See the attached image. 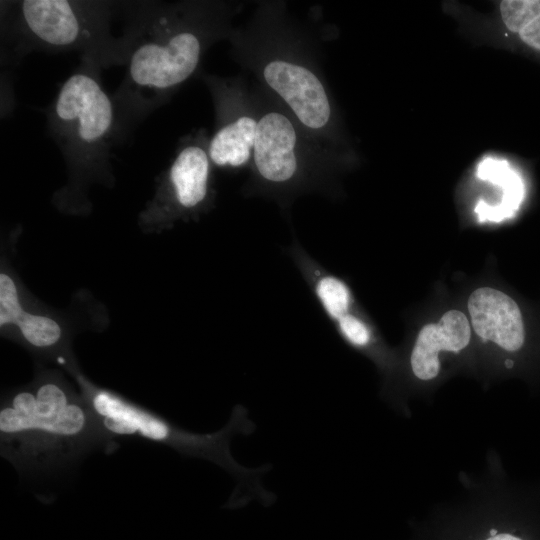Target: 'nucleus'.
<instances>
[{
  "mask_svg": "<svg viewBox=\"0 0 540 540\" xmlns=\"http://www.w3.org/2000/svg\"><path fill=\"white\" fill-rule=\"evenodd\" d=\"M118 446L86 399L58 382L43 381L1 404L0 454L22 477L66 469L95 450L111 453Z\"/></svg>",
  "mask_w": 540,
  "mask_h": 540,
  "instance_id": "nucleus-1",
  "label": "nucleus"
},
{
  "mask_svg": "<svg viewBox=\"0 0 540 540\" xmlns=\"http://www.w3.org/2000/svg\"><path fill=\"white\" fill-rule=\"evenodd\" d=\"M84 398L95 413L102 429L114 440L141 438L167 446L185 457L210 461L237 480V488L229 500L239 506L252 498L270 503L275 495L260 483V476L269 465L250 469L232 456L230 443L237 434L250 435L256 426L242 405L233 408L226 425L213 433H196L181 428L163 416L151 412L105 389L83 384Z\"/></svg>",
  "mask_w": 540,
  "mask_h": 540,
  "instance_id": "nucleus-2",
  "label": "nucleus"
},
{
  "mask_svg": "<svg viewBox=\"0 0 540 540\" xmlns=\"http://www.w3.org/2000/svg\"><path fill=\"white\" fill-rule=\"evenodd\" d=\"M174 20L156 6L136 16L125 40L127 70L119 92L127 111L148 112L196 71L203 51L200 34Z\"/></svg>",
  "mask_w": 540,
  "mask_h": 540,
  "instance_id": "nucleus-3",
  "label": "nucleus"
},
{
  "mask_svg": "<svg viewBox=\"0 0 540 540\" xmlns=\"http://www.w3.org/2000/svg\"><path fill=\"white\" fill-rule=\"evenodd\" d=\"M98 59L85 57L61 85L48 112V126L65 157L77 164L107 159L116 139V103L103 89Z\"/></svg>",
  "mask_w": 540,
  "mask_h": 540,
  "instance_id": "nucleus-4",
  "label": "nucleus"
},
{
  "mask_svg": "<svg viewBox=\"0 0 540 540\" xmlns=\"http://www.w3.org/2000/svg\"><path fill=\"white\" fill-rule=\"evenodd\" d=\"M110 14L109 5L101 2L24 0L14 3L10 21L26 48L79 50L101 60Z\"/></svg>",
  "mask_w": 540,
  "mask_h": 540,
  "instance_id": "nucleus-5",
  "label": "nucleus"
},
{
  "mask_svg": "<svg viewBox=\"0 0 540 540\" xmlns=\"http://www.w3.org/2000/svg\"><path fill=\"white\" fill-rule=\"evenodd\" d=\"M457 32L470 43L521 55L540 64V0H495L487 11L454 0L441 2Z\"/></svg>",
  "mask_w": 540,
  "mask_h": 540,
  "instance_id": "nucleus-6",
  "label": "nucleus"
},
{
  "mask_svg": "<svg viewBox=\"0 0 540 540\" xmlns=\"http://www.w3.org/2000/svg\"><path fill=\"white\" fill-rule=\"evenodd\" d=\"M263 78L304 126L319 130L329 123L332 113L329 98L311 70L297 63L273 60L265 65Z\"/></svg>",
  "mask_w": 540,
  "mask_h": 540,
  "instance_id": "nucleus-7",
  "label": "nucleus"
},
{
  "mask_svg": "<svg viewBox=\"0 0 540 540\" xmlns=\"http://www.w3.org/2000/svg\"><path fill=\"white\" fill-rule=\"evenodd\" d=\"M296 142L294 126L282 113L268 112L257 121L254 162L264 180L282 184L294 178L298 170Z\"/></svg>",
  "mask_w": 540,
  "mask_h": 540,
  "instance_id": "nucleus-8",
  "label": "nucleus"
},
{
  "mask_svg": "<svg viewBox=\"0 0 540 540\" xmlns=\"http://www.w3.org/2000/svg\"><path fill=\"white\" fill-rule=\"evenodd\" d=\"M468 310L476 334L507 351L519 350L525 340L520 309L505 293L483 287L469 297Z\"/></svg>",
  "mask_w": 540,
  "mask_h": 540,
  "instance_id": "nucleus-9",
  "label": "nucleus"
},
{
  "mask_svg": "<svg viewBox=\"0 0 540 540\" xmlns=\"http://www.w3.org/2000/svg\"><path fill=\"white\" fill-rule=\"evenodd\" d=\"M470 335L469 322L458 310L446 312L437 324L424 326L411 353L414 375L421 380L435 378L440 369L439 352H459L468 345Z\"/></svg>",
  "mask_w": 540,
  "mask_h": 540,
  "instance_id": "nucleus-10",
  "label": "nucleus"
},
{
  "mask_svg": "<svg viewBox=\"0 0 540 540\" xmlns=\"http://www.w3.org/2000/svg\"><path fill=\"white\" fill-rule=\"evenodd\" d=\"M210 158L197 144L184 146L168 169V180L176 203L192 209L204 202L208 192Z\"/></svg>",
  "mask_w": 540,
  "mask_h": 540,
  "instance_id": "nucleus-11",
  "label": "nucleus"
},
{
  "mask_svg": "<svg viewBox=\"0 0 540 540\" xmlns=\"http://www.w3.org/2000/svg\"><path fill=\"white\" fill-rule=\"evenodd\" d=\"M289 251L325 315L335 323L350 313L353 298L346 283L329 273L300 244H293Z\"/></svg>",
  "mask_w": 540,
  "mask_h": 540,
  "instance_id": "nucleus-12",
  "label": "nucleus"
},
{
  "mask_svg": "<svg viewBox=\"0 0 540 540\" xmlns=\"http://www.w3.org/2000/svg\"><path fill=\"white\" fill-rule=\"evenodd\" d=\"M257 121L241 116L222 126L208 144L210 160L219 167H239L250 158Z\"/></svg>",
  "mask_w": 540,
  "mask_h": 540,
  "instance_id": "nucleus-13",
  "label": "nucleus"
},
{
  "mask_svg": "<svg viewBox=\"0 0 540 540\" xmlns=\"http://www.w3.org/2000/svg\"><path fill=\"white\" fill-rule=\"evenodd\" d=\"M15 324L26 341L37 348L50 347L57 343L61 337L60 327L48 317L22 311Z\"/></svg>",
  "mask_w": 540,
  "mask_h": 540,
  "instance_id": "nucleus-14",
  "label": "nucleus"
},
{
  "mask_svg": "<svg viewBox=\"0 0 540 540\" xmlns=\"http://www.w3.org/2000/svg\"><path fill=\"white\" fill-rule=\"evenodd\" d=\"M335 325L341 337L356 348L364 349L372 341L369 327L359 317L351 313L337 320Z\"/></svg>",
  "mask_w": 540,
  "mask_h": 540,
  "instance_id": "nucleus-15",
  "label": "nucleus"
},
{
  "mask_svg": "<svg viewBox=\"0 0 540 540\" xmlns=\"http://www.w3.org/2000/svg\"><path fill=\"white\" fill-rule=\"evenodd\" d=\"M18 301L16 287L13 281L5 274L0 275V324H15L22 312Z\"/></svg>",
  "mask_w": 540,
  "mask_h": 540,
  "instance_id": "nucleus-16",
  "label": "nucleus"
},
{
  "mask_svg": "<svg viewBox=\"0 0 540 540\" xmlns=\"http://www.w3.org/2000/svg\"><path fill=\"white\" fill-rule=\"evenodd\" d=\"M486 540H524V539L510 533H502V534H497L495 536H491L490 538Z\"/></svg>",
  "mask_w": 540,
  "mask_h": 540,
  "instance_id": "nucleus-17",
  "label": "nucleus"
},
{
  "mask_svg": "<svg viewBox=\"0 0 540 540\" xmlns=\"http://www.w3.org/2000/svg\"><path fill=\"white\" fill-rule=\"evenodd\" d=\"M505 364H506V366H507L508 368H510V367L513 366L514 363H513V361H511V360H507Z\"/></svg>",
  "mask_w": 540,
  "mask_h": 540,
  "instance_id": "nucleus-18",
  "label": "nucleus"
},
{
  "mask_svg": "<svg viewBox=\"0 0 540 540\" xmlns=\"http://www.w3.org/2000/svg\"><path fill=\"white\" fill-rule=\"evenodd\" d=\"M497 534H498V531H497V530H495V529H491V530H490V535H491V536H495V535H497Z\"/></svg>",
  "mask_w": 540,
  "mask_h": 540,
  "instance_id": "nucleus-19",
  "label": "nucleus"
}]
</instances>
